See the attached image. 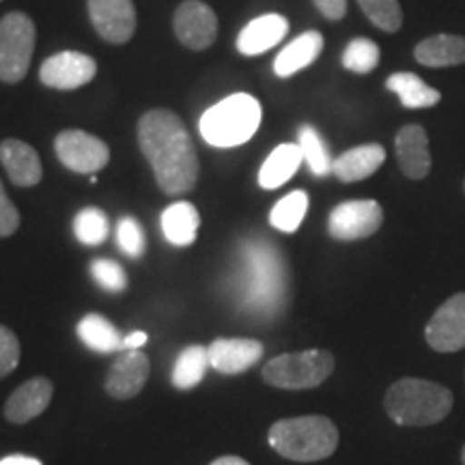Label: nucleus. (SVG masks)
Returning <instances> with one entry per match:
<instances>
[{
  "mask_svg": "<svg viewBox=\"0 0 465 465\" xmlns=\"http://www.w3.org/2000/svg\"><path fill=\"white\" fill-rule=\"evenodd\" d=\"M138 144L168 196L183 194L199 179V158L183 121L171 110H149L138 121Z\"/></svg>",
  "mask_w": 465,
  "mask_h": 465,
  "instance_id": "1",
  "label": "nucleus"
},
{
  "mask_svg": "<svg viewBox=\"0 0 465 465\" xmlns=\"http://www.w3.org/2000/svg\"><path fill=\"white\" fill-rule=\"evenodd\" d=\"M287 276L278 250L263 240L242 246V302L250 312L272 317L284 302Z\"/></svg>",
  "mask_w": 465,
  "mask_h": 465,
  "instance_id": "2",
  "label": "nucleus"
},
{
  "mask_svg": "<svg viewBox=\"0 0 465 465\" xmlns=\"http://www.w3.org/2000/svg\"><path fill=\"white\" fill-rule=\"evenodd\" d=\"M386 414L401 427H433L452 410V392L441 383L403 377L383 397Z\"/></svg>",
  "mask_w": 465,
  "mask_h": 465,
  "instance_id": "3",
  "label": "nucleus"
},
{
  "mask_svg": "<svg viewBox=\"0 0 465 465\" xmlns=\"http://www.w3.org/2000/svg\"><path fill=\"white\" fill-rule=\"evenodd\" d=\"M267 441L289 461H323L339 449V429L325 416L284 418L272 424Z\"/></svg>",
  "mask_w": 465,
  "mask_h": 465,
  "instance_id": "4",
  "label": "nucleus"
},
{
  "mask_svg": "<svg viewBox=\"0 0 465 465\" xmlns=\"http://www.w3.org/2000/svg\"><path fill=\"white\" fill-rule=\"evenodd\" d=\"M261 104L248 93H235L212 106L199 121L203 141L212 147H240L254 136L261 125Z\"/></svg>",
  "mask_w": 465,
  "mask_h": 465,
  "instance_id": "5",
  "label": "nucleus"
},
{
  "mask_svg": "<svg viewBox=\"0 0 465 465\" xmlns=\"http://www.w3.org/2000/svg\"><path fill=\"white\" fill-rule=\"evenodd\" d=\"M334 373V356L325 349L282 353L263 366V381L282 391H311Z\"/></svg>",
  "mask_w": 465,
  "mask_h": 465,
  "instance_id": "6",
  "label": "nucleus"
},
{
  "mask_svg": "<svg viewBox=\"0 0 465 465\" xmlns=\"http://www.w3.org/2000/svg\"><path fill=\"white\" fill-rule=\"evenodd\" d=\"M35 25L26 14L14 11L0 20V80L15 84L33 61Z\"/></svg>",
  "mask_w": 465,
  "mask_h": 465,
  "instance_id": "7",
  "label": "nucleus"
},
{
  "mask_svg": "<svg viewBox=\"0 0 465 465\" xmlns=\"http://www.w3.org/2000/svg\"><path fill=\"white\" fill-rule=\"evenodd\" d=\"M383 209L377 201H347L330 212L328 232L339 242H356L381 229Z\"/></svg>",
  "mask_w": 465,
  "mask_h": 465,
  "instance_id": "8",
  "label": "nucleus"
},
{
  "mask_svg": "<svg viewBox=\"0 0 465 465\" xmlns=\"http://www.w3.org/2000/svg\"><path fill=\"white\" fill-rule=\"evenodd\" d=\"M54 151L63 166L80 174H95L110 160L108 144L97 136H91V134L80 130H67L58 134L54 141Z\"/></svg>",
  "mask_w": 465,
  "mask_h": 465,
  "instance_id": "9",
  "label": "nucleus"
},
{
  "mask_svg": "<svg viewBox=\"0 0 465 465\" xmlns=\"http://www.w3.org/2000/svg\"><path fill=\"white\" fill-rule=\"evenodd\" d=\"M424 339L433 351L455 353L465 349V293H455L441 304L424 328Z\"/></svg>",
  "mask_w": 465,
  "mask_h": 465,
  "instance_id": "10",
  "label": "nucleus"
},
{
  "mask_svg": "<svg viewBox=\"0 0 465 465\" xmlns=\"http://www.w3.org/2000/svg\"><path fill=\"white\" fill-rule=\"evenodd\" d=\"M97 74L95 58L83 52H58L44 61L39 78L45 86L58 91H74L89 84Z\"/></svg>",
  "mask_w": 465,
  "mask_h": 465,
  "instance_id": "11",
  "label": "nucleus"
},
{
  "mask_svg": "<svg viewBox=\"0 0 465 465\" xmlns=\"http://www.w3.org/2000/svg\"><path fill=\"white\" fill-rule=\"evenodd\" d=\"M174 35L185 48L205 50L216 42L218 17L201 0H185L174 14Z\"/></svg>",
  "mask_w": 465,
  "mask_h": 465,
  "instance_id": "12",
  "label": "nucleus"
},
{
  "mask_svg": "<svg viewBox=\"0 0 465 465\" xmlns=\"http://www.w3.org/2000/svg\"><path fill=\"white\" fill-rule=\"evenodd\" d=\"M93 28L110 44L130 42L136 31V9L132 0H89Z\"/></svg>",
  "mask_w": 465,
  "mask_h": 465,
  "instance_id": "13",
  "label": "nucleus"
},
{
  "mask_svg": "<svg viewBox=\"0 0 465 465\" xmlns=\"http://www.w3.org/2000/svg\"><path fill=\"white\" fill-rule=\"evenodd\" d=\"M209 366L223 375H240L263 358V345L252 339H218L207 347Z\"/></svg>",
  "mask_w": 465,
  "mask_h": 465,
  "instance_id": "14",
  "label": "nucleus"
},
{
  "mask_svg": "<svg viewBox=\"0 0 465 465\" xmlns=\"http://www.w3.org/2000/svg\"><path fill=\"white\" fill-rule=\"evenodd\" d=\"M149 358L143 351L134 349L116 358V362L108 369L106 392L114 399H132L143 391L149 380Z\"/></svg>",
  "mask_w": 465,
  "mask_h": 465,
  "instance_id": "15",
  "label": "nucleus"
},
{
  "mask_svg": "<svg viewBox=\"0 0 465 465\" xmlns=\"http://www.w3.org/2000/svg\"><path fill=\"white\" fill-rule=\"evenodd\" d=\"M52 392H54V386L48 377H35V380H28L22 383L20 388H15L11 392V397L5 403V416H7L9 422L14 424H25L39 414H44L48 410Z\"/></svg>",
  "mask_w": 465,
  "mask_h": 465,
  "instance_id": "16",
  "label": "nucleus"
},
{
  "mask_svg": "<svg viewBox=\"0 0 465 465\" xmlns=\"http://www.w3.org/2000/svg\"><path fill=\"white\" fill-rule=\"evenodd\" d=\"M401 171L410 179H424L431 171V153H429V136L422 125L401 127L394 141Z\"/></svg>",
  "mask_w": 465,
  "mask_h": 465,
  "instance_id": "17",
  "label": "nucleus"
},
{
  "mask_svg": "<svg viewBox=\"0 0 465 465\" xmlns=\"http://www.w3.org/2000/svg\"><path fill=\"white\" fill-rule=\"evenodd\" d=\"M0 164L5 166L9 179L20 188H31L42 182V160L31 144L9 138L0 144Z\"/></svg>",
  "mask_w": 465,
  "mask_h": 465,
  "instance_id": "18",
  "label": "nucleus"
},
{
  "mask_svg": "<svg viewBox=\"0 0 465 465\" xmlns=\"http://www.w3.org/2000/svg\"><path fill=\"white\" fill-rule=\"evenodd\" d=\"M289 22L287 17L278 14H265L243 26V31L237 37V50L243 56L263 54L270 48H274L287 37Z\"/></svg>",
  "mask_w": 465,
  "mask_h": 465,
  "instance_id": "19",
  "label": "nucleus"
},
{
  "mask_svg": "<svg viewBox=\"0 0 465 465\" xmlns=\"http://www.w3.org/2000/svg\"><path fill=\"white\" fill-rule=\"evenodd\" d=\"M383 162H386V149L381 144H360L356 149H349L339 155L332 164V173L341 179L342 183L362 182L377 173Z\"/></svg>",
  "mask_w": 465,
  "mask_h": 465,
  "instance_id": "20",
  "label": "nucleus"
},
{
  "mask_svg": "<svg viewBox=\"0 0 465 465\" xmlns=\"http://www.w3.org/2000/svg\"><path fill=\"white\" fill-rule=\"evenodd\" d=\"M323 50V37L317 31H306L295 37L287 48L274 61V72L278 78H289V75L302 72V69L312 65Z\"/></svg>",
  "mask_w": 465,
  "mask_h": 465,
  "instance_id": "21",
  "label": "nucleus"
},
{
  "mask_svg": "<svg viewBox=\"0 0 465 465\" xmlns=\"http://www.w3.org/2000/svg\"><path fill=\"white\" fill-rule=\"evenodd\" d=\"M416 61L424 67H452L465 63V37L459 35H433L416 45Z\"/></svg>",
  "mask_w": 465,
  "mask_h": 465,
  "instance_id": "22",
  "label": "nucleus"
},
{
  "mask_svg": "<svg viewBox=\"0 0 465 465\" xmlns=\"http://www.w3.org/2000/svg\"><path fill=\"white\" fill-rule=\"evenodd\" d=\"M201 226V216L196 207L188 201L173 203L162 212V232L173 246H192L196 242Z\"/></svg>",
  "mask_w": 465,
  "mask_h": 465,
  "instance_id": "23",
  "label": "nucleus"
},
{
  "mask_svg": "<svg viewBox=\"0 0 465 465\" xmlns=\"http://www.w3.org/2000/svg\"><path fill=\"white\" fill-rule=\"evenodd\" d=\"M302 162H304V155H302L300 144H281L267 155L259 171V185L263 190H276L281 188L298 173Z\"/></svg>",
  "mask_w": 465,
  "mask_h": 465,
  "instance_id": "24",
  "label": "nucleus"
},
{
  "mask_svg": "<svg viewBox=\"0 0 465 465\" xmlns=\"http://www.w3.org/2000/svg\"><path fill=\"white\" fill-rule=\"evenodd\" d=\"M388 91L397 93L405 108H431L441 100V93L429 86L416 74L399 72L386 80Z\"/></svg>",
  "mask_w": 465,
  "mask_h": 465,
  "instance_id": "25",
  "label": "nucleus"
},
{
  "mask_svg": "<svg viewBox=\"0 0 465 465\" xmlns=\"http://www.w3.org/2000/svg\"><path fill=\"white\" fill-rule=\"evenodd\" d=\"M78 336L86 347L93 349V351L113 353L124 349V339H121L119 330H116L106 317L95 315V312L80 319Z\"/></svg>",
  "mask_w": 465,
  "mask_h": 465,
  "instance_id": "26",
  "label": "nucleus"
},
{
  "mask_svg": "<svg viewBox=\"0 0 465 465\" xmlns=\"http://www.w3.org/2000/svg\"><path fill=\"white\" fill-rule=\"evenodd\" d=\"M209 366L207 347L203 345H190L179 353L177 362L173 366V386L179 391H192L199 386L205 377V371Z\"/></svg>",
  "mask_w": 465,
  "mask_h": 465,
  "instance_id": "27",
  "label": "nucleus"
},
{
  "mask_svg": "<svg viewBox=\"0 0 465 465\" xmlns=\"http://www.w3.org/2000/svg\"><path fill=\"white\" fill-rule=\"evenodd\" d=\"M298 144L304 155L306 164L311 166L312 174L317 177H325V174L332 173L334 160L330 158L328 144L323 143V138L319 136V132L312 125H302L298 134Z\"/></svg>",
  "mask_w": 465,
  "mask_h": 465,
  "instance_id": "28",
  "label": "nucleus"
},
{
  "mask_svg": "<svg viewBox=\"0 0 465 465\" xmlns=\"http://www.w3.org/2000/svg\"><path fill=\"white\" fill-rule=\"evenodd\" d=\"M308 212V194L302 190L291 192L274 205L270 213V224L282 232H295Z\"/></svg>",
  "mask_w": 465,
  "mask_h": 465,
  "instance_id": "29",
  "label": "nucleus"
},
{
  "mask_svg": "<svg viewBox=\"0 0 465 465\" xmlns=\"http://www.w3.org/2000/svg\"><path fill=\"white\" fill-rule=\"evenodd\" d=\"M74 232L84 246H100L110 232L106 213L97 207H84L74 220Z\"/></svg>",
  "mask_w": 465,
  "mask_h": 465,
  "instance_id": "30",
  "label": "nucleus"
},
{
  "mask_svg": "<svg viewBox=\"0 0 465 465\" xmlns=\"http://www.w3.org/2000/svg\"><path fill=\"white\" fill-rule=\"evenodd\" d=\"M380 63V45L366 37L353 39L342 52V67L353 74H371Z\"/></svg>",
  "mask_w": 465,
  "mask_h": 465,
  "instance_id": "31",
  "label": "nucleus"
},
{
  "mask_svg": "<svg viewBox=\"0 0 465 465\" xmlns=\"http://www.w3.org/2000/svg\"><path fill=\"white\" fill-rule=\"evenodd\" d=\"M358 5L383 33H397L403 26V11L399 0H358Z\"/></svg>",
  "mask_w": 465,
  "mask_h": 465,
  "instance_id": "32",
  "label": "nucleus"
},
{
  "mask_svg": "<svg viewBox=\"0 0 465 465\" xmlns=\"http://www.w3.org/2000/svg\"><path fill=\"white\" fill-rule=\"evenodd\" d=\"M93 281L100 284L102 289L110 293H121L127 289V274L125 270L113 259H95L91 263Z\"/></svg>",
  "mask_w": 465,
  "mask_h": 465,
  "instance_id": "33",
  "label": "nucleus"
},
{
  "mask_svg": "<svg viewBox=\"0 0 465 465\" xmlns=\"http://www.w3.org/2000/svg\"><path fill=\"white\" fill-rule=\"evenodd\" d=\"M116 243H119L121 252H125L127 257L141 259L144 254V232L143 226L138 224L136 218H121L116 224Z\"/></svg>",
  "mask_w": 465,
  "mask_h": 465,
  "instance_id": "34",
  "label": "nucleus"
},
{
  "mask_svg": "<svg viewBox=\"0 0 465 465\" xmlns=\"http://www.w3.org/2000/svg\"><path fill=\"white\" fill-rule=\"evenodd\" d=\"M20 362V341L9 328L0 325V380L14 373Z\"/></svg>",
  "mask_w": 465,
  "mask_h": 465,
  "instance_id": "35",
  "label": "nucleus"
},
{
  "mask_svg": "<svg viewBox=\"0 0 465 465\" xmlns=\"http://www.w3.org/2000/svg\"><path fill=\"white\" fill-rule=\"evenodd\" d=\"M17 226H20V213H17L15 205L9 201L7 192L0 183V237L14 235Z\"/></svg>",
  "mask_w": 465,
  "mask_h": 465,
  "instance_id": "36",
  "label": "nucleus"
},
{
  "mask_svg": "<svg viewBox=\"0 0 465 465\" xmlns=\"http://www.w3.org/2000/svg\"><path fill=\"white\" fill-rule=\"evenodd\" d=\"M315 7L322 11V15L328 17V20H342L347 14V0H312Z\"/></svg>",
  "mask_w": 465,
  "mask_h": 465,
  "instance_id": "37",
  "label": "nucleus"
},
{
  "mask_svg": "<svg viewBox=\"0 0 465 465\" xmlns=\"http://www.w3.org/2000/svg\"><path fill=\"white\" fill-rule=\"evenodd\" d=\"M147 341H149L147 332H141V330H138V332H132L125 336L124 349H127V351H134V349H141L143 345H147Z\"/></svg>",
  "mask_w": 465,
  "mask_h": 465,
  "instance_id": "38",
  "label": "nucleus"
},
{
  "mask_svg": "<svg viewBox=\"0 0 465 465\" xmlns=\"http://www.w3.org/2000/svg\"><path fill=\"white\" fill-rule=\"evenodd\" d=\"M0 465H42V461L35 457H25V455H11L7 459H3Z\"/></svg>",
  "mask_w": 465,
  "mask_h": 465,
  "instance_id": "39",
  "label": "nucleus"
},
{
  "mask_svg": "<svg viewBox=\"0 0 465 465\" xmlns=\"http://www.w3.org/2000/svg\"><path fill=\"white\" fill-rule=\"evenodd\" d=\"M212 465H250V463L242 457H220Z\"/></svg>",
  "mask_w": 465,
  "mask_h": 465,
  "instance_id": "40",
  "label": "nucleus"
},
{
  "mask_svg": "<svg viewBox=\"0 0 465 465\" xmlns=\"http://www.w3.org/2000/svg\"><path fill=\"white\" fill-rule=\"evenodd\" d=\"M461 463L465 465V446H463V449H461Z\"/></svg>",
  "mask_w": 465,
  "mask_h": 465,
  "instance_id": "41",
  "label": "nucleus"
}]
</instances>
